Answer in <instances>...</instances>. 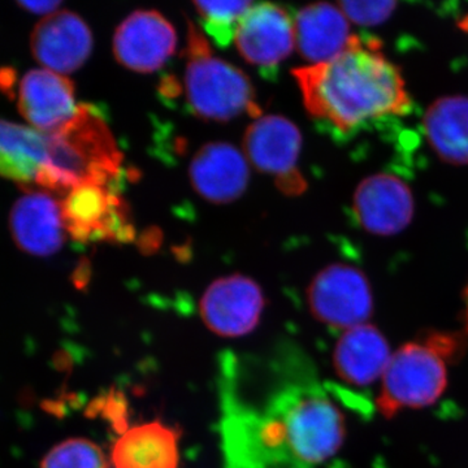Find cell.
Masks as SVG:
<instances>
[{
  "label": "cell",
  "instance_id": "ac0fdd59",
  "mask_svg": "<svg viewBox=\"0 0 468 468\" xmlns=\"http://www.w3.org/2000/svg\"><path fill=\"white\" fill-rule=\"evenodd\" d=\"M341 9L329 3L302 8L294 20V42L302 57L311 64L325 63L349 46L353 36Z\"/></svg>",
  "mask_w": 468,
  "mask_h": 468
},
{
  "label": "cell",
  "instance_id": "d4e9b609",
  "mask_svg": "<svg viewBox=\"0 0 468 468\" xmlns=\"http://www.w3.org/2000/svg\"><path fill=\"white\" fill-rule=\"evenodd\" d=\"M60 2H48V0H43V2H20L18 5L20 7L26 8L27 11L33 12V14L37 15H45L48 16V15L55 14V12L58 11V7H60Z\"/></svg>",
  "mask_w": 468,
  "mask_h": 468
},
{
  "label": "cell",
  "instance_id": "ffe728a7",
  "mask_svg": "<svg viewBox=\"0 0 468 468\" xmlns=\"http://www.w3.org/2000/svg\"><path fill=\"white\" fill-rule=\"evenodd\" d=\"M423 126L428 143L443 162L468 165V97L440 98L428 109Z\"/></svg>",
  "mask_w": 468,
  "mask_h": 468
},
{
  "label": "cell",
  "instance_id": "5b68a950",
  "mask_svg": "<svg viewBox=\"0 0 468 468\" xmlns=\"http://www.w3.org/2000/svg\"><path fill=\"white\" fill-rule=\"evenodd\" d=\"M448 387V367L433 344L403 345L381 378L378 409L392 417L405 409L433 405Z\"/></svg>",
  "mask_w": 468,
  "mask_h": 468
},
{
  "label": "cell",
  "instance_id": "44dd1931",
  "mask_svg": "<svg viewBox=\"0 0 468 468\" xmlns=\"http://www.w3.org/2000/svg\"><path fill=\"white\" fill-rule=\"evenodd\" d=\"M48 158V134L0 119V176L21 184L38 183Z\"/></svg>",
  "mask_w": 468,
  "mask_h": 468
},
{
  "label": "cell",
  "instance_id": "5bb4252c",
  "mask_svg": "<svg viewBox=\"0 0 468 468\" xmlns=\"http://www.w3.org/2000/svg\"><path fill=\"white\" fill-rule=\"evenodd\" d=\"M18 110L27 122L45 134L63 128L76 115L72 81L50 69H32L18 85Z\"/></svg>",
  "mask_w": 468,
  "mask_h": 468
},
{
  "label": "cell",
  "instance_id": "6da1fadb",
  "mask_svg": "<svg viewBox=\"0 0 468 468\" xmlns=\"http://www.w3.org/2000/svg\"><path fill=\"white\" fill-rule=\"evenodd\" d=\"M288 372L264 408L242 421L241 454L251 467L318 468L343 446L341 410L309 369Z\"/></svg>",
  "mask_w": 468,
  "mask_h": 468
},
{
  "label": "cell",
  "instance_id": "3957f363",
  "mask_svg": "<svg viewBox=\"0 0 468 468\" xmlns=\"http://www.w3.org/2000/svg\"><path fill=\"white\" fill-rule=\"evenodd\" d=\"M48 140V163L37 183L43 189L67 194L84 185L110 186L119 176L122 153L94 107L79 106L70 122Z\"/></svg>",
  "mask_w": 468,
  "mask_h": 468
},
{
  "label": "cell",
  "instance_id": "277c9868",
  "mask_svg": "<svg viewBox=\"0 0 468 468\" xmlns=\"http://www.w3.org/2000/svg\"><path fill=\"white\" fill-rule=\"evenodd\" d=\"M185 94L197 116L226 122L242 113H260L250 79L212 54L208 42L189 24Z\"/></svg>",
  "mask_w": 468,
  "mask_h": 468
},
{
  "label": "cell",
  "instance_id": "7402d4cb",
  "mask_svg": "<svg viewBox=\"0 0 468 468\" xmlns=\"http://www.w3.org/2000/svg\"><path fill=\"white\" fill-rule=\"evenodd\" d=\"M254 5L252 2H194L206 33L220 48L234 41L243 16Z\"/></svg>",
  "mask_w": 468,
  "mask_h": 468
},
{
  "label": "cell",
  "instance_id": "7c38bea8",
  "mask_svg": "<svg viewBox=\"0 0 468 468\" xmlns=\"http://www.w3.org/2000/svg\"><path fill=\"white\" fill-rule=\"evenodd\" d=\"M411 190L393 175H375L366 178L354 194V214L360 226L378 236L402 232L414 218Z\"/></svg>",
  "mask_w": 468,
  "mask_h": 468
},
{
  "label": "cell",
  "instance_id": "ba28073f",
  "mask_svg": "<svg viewBox=\"0 0 468 468\" xmlns=\"http://www.w3.org/2000/svg\"><path fill=\"white\" fill-rule=\"evenodd\" d=\"M302 149L298 126L284 116H261L245 132L243 150L255 168L273 176L286 194H300L303 178L297 169Z\"/></svg>",
  "mask_w": 468,
  "mask_h": 468
},
{
  "label": "cell",
  "instance_id": "603a6c76",
  "mask_svg": "<svg viewBox=\"0 0 468 468\" xmlns=\"http://www.w3.org/2000/svg\"><path fill=\"white\" fill-rule=\"evenodd\" d=\"M41 468H109L106 455L88 439H68L43 458Z\"/></svg>",
  "mask_w": 468,
  "mask_h": 468
},
{
  "label": "cell",
  "instance_id": "8fae6325",
  "mask_svg": "<svg viewBox=\"0 0 468 468\" xmlns=\"http://www.w3.org/2000/svg\"><path fill=\"white\" fill-rule=\"evenodd\" d=\"M234 43L248 63L271 72L292 54L294 21L280 5H254L239 23Z\"/></svg>",
  "mask_w": 468,
  "mask_h": 468
},
{
  "label": "cell",
  "instance_id": "cb8c5ba5",
  "mask_svg": "<svg viewBox=\"0 0 468 468\" xmlns=\"http://www.w3.org/2000/svg\"><path fill=\"white\" fill-rule=\"evenodd\" d=\"M394 2H343L340 9L347 20L363 27H374L388 20L396 9Z\"/></svg>",
  "mask_w": 468,
  "mask_h": 468
},
{
  "label": "cell",
  "instance_id": "7a4b0ae2",
  "mask_svg": "<svg viewBox=\"0 0 468 468\" xmlns=\"http://www.w3.org/2000/svg\"><path fill=\"white\" fill-rule=\"evenodd\" d=\"M292 76L307 112L340 133L411 110L401 72L375 39L353 36L340 55L325 63L297 68Z\"/></svg>",
  "mask_w": 468,
  "mask_h": 468
},
{
  "label": "cell",
  "instance_id": "4fadbf2b",
  "mask_svg": "<svg viewBox=\"0 0 468 468\" xmlns=\"http://www.w3.org/2000/svg\"><path fill=\"white\" fill-rule=\"evenodd\" d=\"M33 57L46 69L66 75L80 69L92 50L90 27L73 12L58 11L43 17L32 33Z\"/></svg>",
  "mask_w": 468,
  "mask_h": 468
},
{
  "label": "cell",
  "instance_id": "2e32d148",
  "mask_svg": "<svg viewBox=\"0 0 468 468\" xmlns=\"http://www.w3.org/2000/svg\"><path fill=\"white\" fill-rule=\"evenodd\" d=\"M9 221L18 248L36 257L55 254L66 239L60 202L48 192L33 190L17 199Z\"/></svg>",
  "mask_w": 468,
  "mask_h": 468
},
{
  "label": "cell",
  "instance_id": "52a82bcc",
  "mask_svg": "<svg viewBox=\"0 0 468 468\" xmlns=\"http://www.w3.org/2000/svg\"><path fill=\"white\" fill-rule=\"evenodd\" d=\"M66 230L76 241H131L134 229L128 208L111 186L84 185L60 202Z\"/></svg>",
  "mask_w": 468,
  "mask_h": 468
},
{
  "label": "cell",
  "instance_id": "9c48e42d",
  "mask_svg": "<svg viewBox=\"0 0 468 468\" xmlns=\"http://www.w3.org/2000/svg\"><path fill=\"white\" fill-rule=\"evenodd\" d=\"M264 309L261 286L243 275L221 277L202 295L199 313L209 331L221 337H242L260 324Z\"/></svg>",
  "mask_w": 468,
  "mask_h": 468
},
{
  "label": "cell",
  "instance_id": "30bf717a",
  "mask_svg": "<svg viewBox=\"0 0 468 468\" xmlns=\"http://www.w3.org/2000/svg\"><path fill=\"white\" fill-rule=\"evenodd\" d=\"M175 27L158 11H135L117 27L113 54L122 66L138 73L160 69L175 54Z\"/></svg>",
  "mask_w": 468,
  "mask_h": 468
},
{
  "label": "cell",
  "instance_id": "8992f818",
  "mask_svg": "<svg viewBox=\"0 0 468 468\" xmlns=\"http://www.w3.org/2000/svg\"><path fill=\"white\" fill-rule=\"evenodd\" d=\"M314 318L334 328L366 324L374 311L367 277L358 268L335 263L320 271L307 289Z\"/></svg>",
  "mask_w": 468,
  "mask_h": 468
},
{
  "label": "cell",
  "instance_id": "e0dca14e",
  "mask_svg": "<svg viewBox=\"0 0 468 468\" xmlns=\"http://www.w3.org/2000/svg\"><path fill=\"white\" fill-rule=\"evenodd\" d=\"M393 354L387 338L377 328L360 324L346 329L334 350L335 374L345 383L368 387L383 378Z\"/></svg>",
  "mask_w": 468,
  "mask_h": 468
},
{
  "label": "cell",
  "instance_id": "d6986e66",
  "mask_svg": "<svg viewBox=\"0 0 468 468\" xmlns=\"http://www.w3.org/2000/svg\"><path fill=\"white\" fill-rule=\"evenodd\" d=\"M178 440L177 431L159 420L129 428L113 445L112 464L115 468H178Z\"/></svg>",
  "mask_w": 468,
  "mask_h": 468
},
{
  "label": "cell",
  "instance_id": "9a60e30c",
  "mask_svg": "<svg viewBox=\"0 0 468 468\" xmlns=\"http://www.w3.org/2000/svg\"><path fill=\"white\" fill-rule=\"evenodd\" d=\"M194 190L212 203H230L248 189L249 165L245 156L233 144H205L194 155L189 168Z\"/></svg>",
  "mask_w": 468,
  "mask_h": 468
}]
</instances>
